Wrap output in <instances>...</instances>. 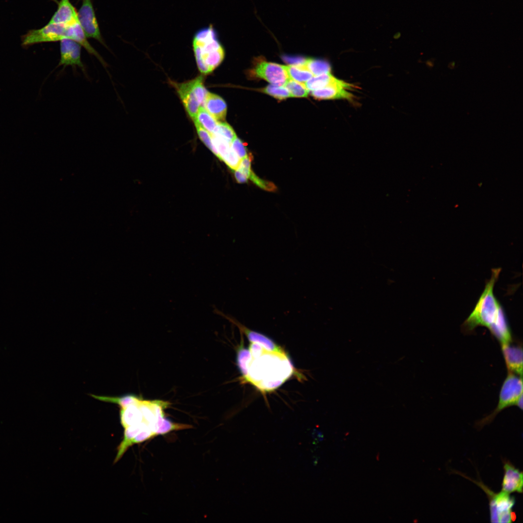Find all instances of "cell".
Returning <instances> with one entry per match:
<instances>
[{
    "label": "cell",
    "instance_id": "20",
    "mask_svg": "<svg viewBox=\"0 0 523 523\" xmlns=\"http://www.w3.org/2000/svg\"><path fill=\"white\" fill-rule=\"evenodd\" d=\"M297 66L306 69L314 76L330 73L331 71V66L328 62L318 59H306L303 65Z\"/></svg>",
    "mask_w": 523,
    "mask_h": 523
},
{
    "label": "cell",
    "instance_id": "25",
    "mask_svg": "<svg viewBox=\"0 0 523 523\" xmlns=\"http://www.w3.org/2000/svg\"><path fill=\"white\" fill-rule=\"evenodd\" d=\"M289 92L291 97H307L308 94V90L302 83L289 78L283 85Z\"/></svg>",
    "mask_w": 523,
    "mask_h": 523
},
{
    "label": "cell",
    "instance_id": "1",
    "mask_svg": "<svg viewBox=\"0 0 523 523\" xmlns=\"http://www.w3.org/2000/svg\"><path fill=\"white\" fill-rule=\"evenodd\" d=\"M501 270L500 268L492 269L491 277L462 329L469 332L478 326L486 327L501 345L511 343L512 336L503 307L493 293Z\"/></svg>",
    "mask_w": 523,
    "mask_h": 523
},
{
    "label": "cell",
    "instance_id": "35",
    "mask_svg": "<svg viewBox=\"0 0 523 523\" xmlns=\"http://www.w3.org/2000/svg\"><path fill=\"white\" fill-rule=\"evenodd\" d=\"M234 176L238 183H243L247 181L248 178L238 170H234Z\"/></svg>",
    "mask_w": 523,
    "mask_h": 523
},
{
    "label": "cell",
    "instance_id": "29",
    "mask_svg": "<svg viewBox=\"0 0 523 523\" xmlns=\"http://www.w3.org/2000/svg\"><path fill=\"white\" fill-rule=\"evenodd\" d=\"M251 358V355L248 350L245 348L239 349L237 358V364L244 377L247 374L248 366Z\"/></svg>",
    "mask_w": 523,
    "mask_h": 523
},
{
    "label": "cell",
    "instance_id": "33",
    "mask_svg": "<svg viewBox=\"0 0 523 523\" xmlns=\"http://www.w3.org/2000/svg\"><path fill=\"white\" fill-rule=\"evenodd\" d=\"M231 146L232 150L240 159H242L247 156L246 148L244 143L237 137L232 140Z\"/></svg>",
    "mask_w": 523,
    "mask_h": 523
},
{
    "label": "cell",
    "instance_id": "21",
    "mask_svg": "<svg viewBox=\"0 0 523 523\" xmlns=\"http://www.w3.org/2000/svg\"><path fill=\"white\" fill-rule=\"evenodd\" d=\"M92 397L98 400L115 403L121 408H124L132 404H138L140 399L136 395L128 394L119 397H109L98 395H92Z\"/></svg>",
    "mask_w": 523,
    "mask_h": 523
},
{
    "label": "cell",
    "instance_id": "6",
    "mask_svg": "<svg viewBox=\"0 0 523 523\" xmlns=\"http://www.w3.org/2000/svg\"><path fill=\"white\" fill-rule=\"evenodd\" d=\"M473 481L479 486L488 496L491 523H508L515 520V514L512 511L515 503L514 497L503 491L495 493L480 481Z\"/></svg>",
    "mask_w": 523,
    "mask_h": 523
},
{
    "label": "cell",
    "instance_id": "4",
    "mask_svg": "<svg viewBox=\"0 0 523 523\" xmlns=\"http://www.w3.org/2000/svg\"><path fill=\"white\" fill-rule=\"evenodd\" d=\"M87 38L78 20L68 26L48 23L40 29L29 31L22 40L23 45L28 46L69 39L79 43L87 52H91L93 47Z\"/></svg>",
    "mask_w": 523,
    "mask_h": 523
},
{
    "label": "cell",
    "instance_id": "7",
    "mask_svg": "<svg viewBox=\"0 0 523 523\" xmlns=\"http://www.w3.org/2000/svg\"><path fill=\"white\" fill-rule=\"evenodd\" d=\"M77 13L78 22L87 38L94 39L108 48L102 36L92 0H82Z\"/></svg>",
    "mask_w": 523,
    "mask_h": 523
},
{
    "label": "cell",
    "instance_id": "26",
    "mask_svg": "<svg viewBox=\"0 0 523 523\" xmlns=\"http://www.w3.org/2000/svg\"><path fill=\"white\" fill-rule=\"evenodd\" d=\"M194 124L199 137L203 143L218 157L219 154L213 144L211 134L205 129L196 120L194 121Z\"/></svg>",
    "mask_w": 523,
    "mask_h": 523
},
{
    "label": "cell",
    "instance_id": "32",
    "mask_svg": "<svg viewBox=\"0 0 523 523\" xmlns=\"http://www.w3.org/2000/svg\"><path fill=\"white\" fill-rule=\"evenodd\" d=\"M233 170H236L241 162V159L237 156L232 149L225 155L222 160Z\"/></svg>",
    "mask_w": 523,
    "mask_h": 523
},
{
    "label": "cell",
    "instance_id": "12",
    "mask_svg": "<svg viewBox=\"0 0 523 523\" xmlns=\"http://www.w3.org/2000/svg\"><path fill=\"white\" fill-rule=\"evenodd\" d=\"M504 474L502 483V491L508 493L523 492V472L508 461L504 464Z\"/></svg>",
    "mask_w": 523,
    "mask_h": 523
},
{
    "label": "cell",
    "instance_id": "15",
    "mask_svg": "<svg viewBox=\"0 0 523 523\" xmlns=\"http://www.w3.org/2000/svg\"><path fill=\"white\" fill-rule=\"evenodd\" d=\"M224 316L232 322L246 335L251 342L256 343L262 346L264 349L270 352H281L283 350L277 346L272 340L265 336L257 332L251 330L233 318L226 316Z\"/></svg>",
    "mask_w": 523,
    "mask_h": 523
},
{
    "label": "cell",
    "instance_id": "31",
    "mask_svg": "<svg viewBox=\"0 0 523 523\" xmlns=\"http://www.w3.org/2000/svg\"><path fill=\"white\" fill-rule=\"evenodd\" d=\"M249 178L257 186L264 190L274 191L276 189V185L272 182L266 181L259 178L252 170Z\"/></svg>",
    "mask_w": 523,
    "mask_h": 523
},
{
    "label": "cell",
    "instance_id": "34",
    "mask_svg": "<svg viewBox=\"0 0 523 523\" xmlns=\"http://www.w3.org/2000/svg\"><path fill=\"white\" fill-rule=\"evenodd\" d=\"M282 59L286 62L290 63V65H293L295 66H301L303 65L306 61V59L300 57H292V56H283Z\"/></svg>",
    "mask_w": 523,
    "mask_h": 523
},
{
    "label": "cell",
    "instance_id": "10",
    "mask_svg": "<svg viewBox=\"0 0 523 523\" xmlns=\"http://www.w3.org/2000/svg\"><path fill=\"white\" fill-rule=\"evenodd\" d=\"M354 87L349 83L345 84H335L311 91L310 93L314 98L319 100L341 99L352 100L354 96L347 90Z\"/></svg>",
    "mask_w": 523,
    "mask_h": 523
},
{
    "label": "cell",
    "instance_id": "19",
    "mask_svg": "<svg viewBox=\"0 0 523 523\" xmlns=\"http://www.w3.org/2000/svg\"><path fill=\"white\" fill-rule=\"evenodd\" d=\"M138 404H132L121 408L120 412V421L123 428L144 421L142 413Z\"/></svg>",
    "mask_w": 523,
    "mask_h": 523
},
{
    "label": "cell",
    "instance_id": "36",
    "mask_svg": "<svg viewBox=\"0 0 523 523\" xmlns=\"http://www.w3.org/2000/svg\"><path fill=\"white\" fill-rule=\"evenodd\" d=\"M313 438L318 439V441L323 440V436L322 433L317 431H314L312 433Z\"/></svg>",
    "mask_w": 523,
    "mask_h": 523
},
{
    "label": "cell",
    "instance_id": "11",
    "mask_svg": "<svg viewBox=\"0 0 523 523\" xmlns=\"http://www.w3.org/2000/svg\"><path fill=\"white\" fill-rule=\"evenodd\" d=\"M174 85L188 115L193 121L196 120L200 106L193 90L192 80Z\"/></svg>",
    "mask_w": 523,
    "mask_h": 523
},
{
    "label": "cell",
    "instance_id": "22",
    "mask_svg": "<svg viewBox=\"0 0 523 523\" xmlns=\"http://www.w3.org/2000/svg\"><path fill=\"white\" fill-rule=\"evenodd\" d=\"M290 79L304 84L313 76L308 70L301 67L289 65H283Z\"/></svg>",
    "mask_w": 523,
    "mask_h": 523
},
{
    "label": "cell",
    "instance_id": "27",
    "mask_svg": "<svg viewBox=\"0 0 523 523\" xmlns=\"http://www.w3.org/2000/svg\"><path fill=\"white\" fill-rule=\"evenodd\" d=\"M261 91L279 100L291 97L289 91L283 86L271 84L262 89Z\"/></svg>",
    "mask_w": 523,
    "mask_h": 523
},
{
    "label": "cell",
    "instance_id": "16",
    "mask_svg": "<svg viewBox=\"0 0 523 523\" xmlns=\"http://www.w3.org/2000/svg\"><path fill=\"white\" fill-rule=\"evenodd\" d=\"M205 109L217 121L224 120L227 114V105L218 95L208 92L203 104Z\"/></svg>",
    "mask_w": 523,
    "mask_h": 523
},
{
    "label": "cell",
    "instance_id": "13",
    "mask_svg": "<svg viewBox=\"0 0 523 523\" xmlns=\"http://www.w3.org/2000/svg\"><path fill=\"white\" fill-rule=\"evenodd\" d=\"M501 346L508 372L522 377V347L519 345H511L510 343L503 344Z\"/></svg>",
    "mask_w": 523,
    "mask_h": 523
},
{
    "label": "cell",
    "instance_id": "23",
    "mask_svg": "<svg viewBox=\"0 0 523 523\" xmlns=\"http://www.w3.org/2000/svg\"><path fill=\"white\" fill-rule=\"evenodd\" d=\"M196 120L210 134L215 132L218 122L203 107L199 108Z\"/></svg>",
    "mask_w": 523,
    "mask_h": 523
},
{
    "label": "cell",
    "instance_id": "8",
    "mask_svg": "<svg viewBox=\"0 0 523 523\" xmlns=\"http://www.w3.org/2000/svg\"><path fill=\"white\" fill-rule=\"evenodd\" d=\"M254 75L271 84L283 86L289 78L283 65L277 63L261 62L253 69Z\"/></svg>",
    "mask_w": 523,
    "mask_h": 523
},
{
    "label": "cell",
    "instance_id": "30",
    "mask_svg": "<svg viewBox=\"0 0 523 523\" xmlns=\"http://www.w3.org/2000/svg\"><path fill=\"white\" fill-rule=\"evenodd\" d=\"M193 87L197 100L200 106H203L208 92L203 83L202 77L200 76L192 79Z\"/></svg>",
    "mask_w": 523,
    "mask_h": 523
},
{
    "label": "cell",
    "instance_id": "5",
    "mask_svg": "<svg viewBox=\"0 0 523 523\" xmlns=\"http://www.w3.org/2000/svg\"><path fill=\"white\" fill-rule=\"evenodd\" d=\"M511 406L523 409V380L522 377L508 372L500 389L496 408L491 414L479 422L478 426L481 427L490 423L501 411Z\"/></svg>",
    "mask_w": 523,
    "mask_h": 523
},
{
    "label": "cell",
    "instance_id": "3",
    "mask_svg": "<svg viewBox=\"0 0 523 523\" xmlns=\"http://www.w3.org/2000/svg\"><path fill=\"white\" fill-rule=\"evenodd\" d=\"M192 44L198 68L204 74L212 72L224 58V48L219 42L217 30L212 24L195 32Z\"/></svg>",
    "mask_w": 523,
    "mask_h": 523
},
{
    "label": "cell",
    "instance_id": "9",
    "mask_svg": "<svg viewBox=\"0 0 523 523\" xmlns=\"http://www.w3.org/2000/svg\"><path fill=\"white\" fill-rule=\"evenodd\" d=\"M60 42V60L59 66L64 67L77 66L84 72V66L81 61L82 46L77 42L69 39H64Z\"/></svg>",
    "mask_w": 523,
    "mask_h": 523
},
{
    "label": "cell",
    "instance_id": "24",
    "mask_svg": "<svg viewBox=\"0 0 523 523\" xmlns=\"http://www.w3.org/2000/svg\"><path fill=\"white\" fill-rule=\"evenodd\" d=\"M193 428L192 426L181 423L173 422L163 417L157 425L156 436L165 434L171 431L188 429Z\"/></svg>",
    "mask_w": 523,
    "mask_h": 523
},
{
    "label": "cell",
    "instance_id": "18",
    "mask_svg": "<svg viewBox=\"0 0 523 523\" xmlns=\"http://www.w3.org/2000/svg\"><path fill=\"white\" fill-rule=\"evenodd\" d=\"M347 82L334 77L330 73L323 74L312 77L303 84L305 87L310 91L320 89L331 84H345Z\"/></svg>",
    "mask_w": 523,
    "mask_h": 523
},
{
    "label": "cell",
    "instance_id": "14",
    "mask_svg": "<svg viewBox=\"0 0 523 523\" xmlns=\"http://www.w3.org/2000/svg\"><path fill=\"white\" fill-rule=\"evenodd\" d=\"M77 11L70 0H60L58 7L48 23L68 26L78 21Z\"/></svg>",
    "mask_w": 523,
    "mask_h": 523
},
{
    "label": "cell",
    "instance_id": "17",
    "mask_svg": "<svg viewBox=\"0 0 523 523\" xmlns=\"http://www.w3.org/2000/svg\"><path fill=\"white\" fill-rule=\"evenodd\" d=\"M146 425L144 421L125 428L124 437L118 448L114 463L117 462L127 449L132 446V441L136 435Z\"/></svg>",
    "mask_w": 523,
    "mask_h": 523
},
{
    "label": "cell",
    "instance_id": "28",
    "mask_svg": "<svg viewBox=\"0 0 523 523\" xmlns=\"http://www.w3.org/2000/svg\"><path fill=\"white\" fill-rule=\"evenodd\" d=\"M213 134L219 136L230 143L237 137L232 128L227 123L221 121L218 122L216 130Z\"/></svg>",
    "mask_w": 523,
    "mask_h": 523
},
{
    "label": "cell",
    "instance_id": "2",
    "mask_svg": "<svg viewBox=\"0 0 523 523\" xmlns=\"http://www.w3.org/2000/svg\"><path fill=\"white\" fill-rule=\"evenodd\" d=\"M292 366L284 352H270L265 350L249 363L246 380L262 391H269L279 386L290 377Z\"/></svg>",
    "mask_w": 523,
    "mask_h": 523
}]
</instances>
